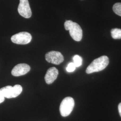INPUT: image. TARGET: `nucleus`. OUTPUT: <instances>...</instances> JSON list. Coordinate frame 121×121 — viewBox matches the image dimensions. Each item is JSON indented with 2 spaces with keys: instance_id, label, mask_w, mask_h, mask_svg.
<instances>
[{
  "instance_id": "obj_1",
  "label": "nucleus",
  "mask_w": 121,
  "mask_h": 121,
  "mask_svg": "<svg viewBox=\"0 0 121 121\" xmlns=\"http://www.w3.org/2000/svg\"><path fill=\"white\" fill-rule=\"evenodd\" d=\"M109 59L106 56L99 57L95 59L87 67L86 72L87 73L97 72L104 69L108 65Z\"/></svg>"
},
{
  "instance_id": "obj_2",
  "label": "nucleus",
  "mask_w": 121,
  "mask_h": 121,
  "mask_svg": "<svg viewBox=\"0 0 121 121\" xmlns=\"http://www.w3.org/2000/svg\"><path fill=\"white\" fill-rule=\"evenodd\" d=\"M66 30H69V34L75 41H80L82 37V30L78 23L71 20H66L64 23Z\"/></svg>"
},
{
  "instance_id": "obj_3",
  "label": "nucleus",
  "mask_w": 121,
  "mask_h": 121,
  "mask_svg": "<svg viewBox=\"0 0 121 121\" xmlns=\"http://www.w3.org/2000/svg\"><path fill=\"white\" fill-rule=\"evenodd\" d=\"M22 91V86L17 84L13 86H7L0 88V93L4 98L10 99L17 97L21 93Z\"/></svg>"
},
{
  "instance_id": "obj_4",
  "label": "nucleus",
  "mask_w": 121,
  "mask_h": 121,
  "mask_svg": "<svg viewBox=\"0 0 121 121\" xmlns=\"http://www.w3.org/2000/svg\"><path fill=\"white\" fill-rule=\"evenodd\" d=\"M74 101L71 97H66L62 100L60 106V112L62 117L69 116L73 110Z\"/></svg>"
},
{
  "instance_id": "obj_5",
  "label": "nucleus",
  "mask_w": 121,
  "mask_h": 121,
  "mask_svg": "<svg viewBox=\"0 0 121 121\" xmlns=\"http://www.w3.org/2000/svg\"><path fill=\"white\" fill-rule=\"evenodd\" d=\"M32 39L31 35L27 32H21L13 35L11 40L13 43L18 44H26L29 43Z\"/></svg>"
},
{
  "instance_id": "obj_6",
  "label": "nucleus",
  "mask_w": 121,
  "mask_h": 121,
  "mask_svg": "<svg viewBox=\"0 0 121 121\" xmlns=\"http://www.w3.org/2000/svg\"><path fill=\"white\" fill-rule=\"evenodd\" d=\"M45 59L48 62L55 65H59L64 61V57L60 52L52 51L45 55Z\"/></svg>"
},
{
  "instance_id": "obj_7",
  "label": "nucleus",
  "mask_w": 121,
  "mask_h": 121,
  "mask_svg": "<svg viewBox=\"0 0 121 121\" xmlns=\"http://www.w3.org/2000/svg\"><path fill=\"white\" fill-rule=\"evenodd\" d=\"M17 11L22 17L26 18L31 16V10L28 0H20V3L17 8Z\"/></svg>"
},
{
  "instance_id": "obj_8",
  "label": "nucleus",
  "mask_w": 121,
  "mask_h": 121,
  "mask_svg": "<svg viewBox=\"0 0 121 121\" xmlns=\"http://www.w3.org/2000/svg\"><path fill=\"white\" fill-rule=\"evenodd\" d=\"M30 66L29 65L25 63H21L13 67L11 73L14 76H20L26 74L30 70Z\"/></svg>"
},
{
  "instance_id": "obj_9",
  "label": "nucleus",
  "mask_w": 121,
  "mask_h": 121,
  "mask_svg": "<svg viewBox=\"0 0 121 121\" xmlns=\"http://www.w3.org/2000/svg\"><path fill=\"white\" fill-rule=\"evenodd\" d=\"M58 75V70L56 68H50L48 69L44 77L45 82L48 84H52L56 79Z\"/></svg>"
},
{
  "instance_id": "obj_10",
  "label": "nucleus",
  "mask_w": 121,
  "mask_h": 121,
  "mask_svg": "<svg viewBox=\"0 0 121 121\" xmlns=\"http://www.w3.org/2000/svg\"><path fill=\"white\" fill-rule=\"evenodd\" d=\"M111 34L113 39H121V29L113 28L111 30Z\"/></svg>"
},
{
  "instance_id": "obj_11",
  "label": "nucleus",
  "mask_w": 121,
  "mask_h": 121,
  "mask_svg": "<svg viewBox=\"0 0 121 121\" xmlns=\"http://www.w3.org/2000/svg\"><path fill=\"white\" fill-rule=\"evenodd\" d=\"M73 63L75 65L76 67H79L82 64V58L78 55H76L73 56Z\"/></svg>"
},
{
  "instance_id": "obj_12",
  "label": "nucleus",
  "mask_w": 121,
  "mask_h": 121,
  "mask_svg": "<svg viewBox=\"0 0 121 121\" xmlns=\"http://www.w3.org/2000/svg\"><path fill=\"white\" fill-rule=\"evenodd\" d=\"M113 11L116 14L121 16V3H116L113 5Z\"/></svg>"
},
{
  "instance_id": "obj_13",
  "label": "nucleus",
  "mask_w": 121,
  "mask_h": 121,
  "mask_svg": "<svg viewBox=\"0 0 121 121\" xmlns=\"http://www.w3.org/2000/svg\"><path fill=\"white\" fill-rule=\"evenodd\" d=\"M76 69V66L73 62H70L68 65L66 70L68 72H72L75 70Z\"/></svg>"
},
{
  "instance_id": "obj_14",
  "label": "nucleus",
  "mask_w": 121,
  "mask_h": 121,
  "mask_svg": "<svg viewBox=\"0 0 121 121\" xmlns=\"http://www.w3.org/2000/svg\"><path fill=\"white\" fill-rule=\"evenodd\" d=\"M4 98H5L0 93V104L4 102Z\"/></svg>"
},
{
  "instance_id": "obj_15",
  "label": "nucleus",
  "mask_w": 121,
  "mask_h": 121,
  "mask_svg": "<svg viewBox=\"0 0 121 121\" xmlns=\"http://www.w3.org/2000/svg\"><path fill=\"white\" fill-rule=\"evenodd\" d=\"M118 111H119V114L121 117V103H120L118 105Z\"/></svg>"
}]
</instances>
